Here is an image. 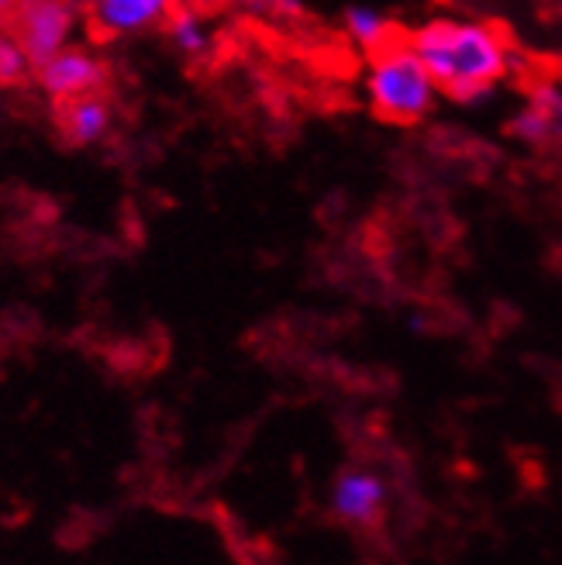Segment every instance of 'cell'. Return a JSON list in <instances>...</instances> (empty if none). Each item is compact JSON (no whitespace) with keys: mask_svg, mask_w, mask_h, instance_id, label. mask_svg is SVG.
Here are the masks:
<instances>
[{"mask_svg":"<svg viewBox=\"0 0 562 565\" xmlns=\"http://www.w3.org/2000/svg\"><path fill=\"white\" fill-rule=\"evenodd\" d=\"M528 97L539 100L542 107H549V115L555 118V128H559V138H562V83L559 79H542L539 87H531Z\"/></svg>","mask_w":562,"mask_h":565,"instance_id":"13","label":"cell"},{"mask_svg":"<svg viewBox=\"0 0 562 565\" xmlns=\"http://www.w3.org/2000/svg\"><path fill=\"white\" fill-rule=\"evenodd\" d=\"M32 73H35V63H32V55H28V49L18 42V35L14 32L0 35V87H18V83H24Z\"/></svg>","mask_w":562,"mask_h":565,"instance_id":"11","label":"cell"},{"mask_svg":"<svg viewBox=\"0 0 562 565\" xmlns=\"http://www.w3.org/2000/svg\"><path fill=\"white\" fill-rule=\"evenodd\" d=\"M60 128L73 146H94L110 128V107L100 94L66 100L60 110Z\"/></svg>","mask_w":562,"mask_h":565,"instance_id":"7","label":"cell"},{"mask_svg":"<svg viewBox=\"0 0 562 565\" xmlns=\"http://www.w3.org/2000/svg\"><path fill=\"white\" fill-rule=\"evenodd\" d=\"M386 487L370 469H346L331 487V511L349 524H373L383 511Z\"/></svg>","mask_w":562,"mask_h":565,"instance_id":"6","label":"cell"},{"mask_svg":"<svg viewBox=\"0 0 562 565\" xmlns=\"http://www.w3.org/2000/svg\"><path fill=\"white\" fill-rule=\"evenodd\" d=\"M35 76H39V87L45 90V97H52L55 104H66L76 97L100 94L107 83V66L91 49L66 45L63 52H55L49 63H42L35 70Z\"/></svg>","mask_w":562,"mask_h":565,"instance_id":"4","label":"cell"},{"mask_svg":"<svg viewBox=\"0 0 562 565\" xmlns=\"http://www.w3.org/2000/svg\"><path fill=\"white\" fill-rule=\"evenodd\" d=\"M407 42L435 76L442 97L456 104H484L515 70V45L484 18L435 14L421 21Z\"/></svg>","mask_w":562,"mask_h":565,"instance_id":"1","label":"cell"},{"mask_svg":"<svg viewBox=\"0 0 562 565\" xmlns=\"http://www.w3.org/2000/svg\"><path fill=\"white\" fill-rule=\"evenodd\" d=\"M342 28H346V39L359 52H367V55L386 49L393 39H397V28H393V21L383 11L370 8V4H352V8H346Z\"/></svg>","mask_w":562,"mask_h":565,"instance_id":"8","label":"cell"},{"mask_svg":"<svg viewBox=\"0 0 562 565\" xmlns=\"http://www.w3.org/2000/svg\"><path fill=\"white\" fill-rule=\"evenodd\" d=\"M232 4L248 14V18H263V21H300L307 14L304 0H232Z\"/></svg>","mask_w":562,"mask_h":565,"instance_id":"12","label":"cell"},{"mask_svg":"<svg viewBox=\"0 0 562 565\" xmlns=\"http://www.w3.org/2000/svg\"><path fill=\"white\" fill-rule=\"evenodd\" d=\"M76 11L70 0H21L11 14V32L32 55L35 70L70 45Z\"/></svg>","mask_w":562,"mask_h":565,"instance_id":"3","label":"cell"},{"mask_svg":"<svg viewBox=\"0 0 562 565\" xmlns=\"http://www.w3.org/2000/svg\"><path fill=\"white\" fill-rule=\"evenodd\" d=\"M177 0H91V18L100 35L121 39L162 24Z\"/></svg>","mask_w":562,"mask_h":565,"instance_id":"5","label":"cell"},{"mask_svg":"<svg viewBox=\"0 0 562 565\" xmlns=\"http://www.w3.org/2000/svg\"><path fill=\"white\" fill-rule=\"evenodd\" d=\"M166 35H170L173 49L187 60H201V55L211 52V28L201 18V11L193 8H173L170 18H166Z\"/></svg>","mask_w":562,"mask_h":565,"instance_id":"9","label":"cell"},{"mask_svg":"<svg viewBox=\"0 0 562 565\" xmlns=\"http://www.w3.org/2000/svg\"><path fill=\"white\" fill-rule=\"evenodd\" d=\"M18 4H21V0H0V18H11Z\"/></svg>","mask_w":562,"mask_h":565,"instance_id":"14","label":"cell"},{"mask_svg":"<svg viewBox=\"0 0 562 565\" xmlns=\"http://www.w3.org/2000/svg\"><path fill=\"white\" fill-rule=\"evenodd\" d=\"M508 135L521 141V146H552L559 138V128H555V118L549 115V107L528 97V104L518 107V115L508 121Z\"/></svg>","mask_w":562,"mask_h":565,"instance_id":"10","label":"cell"},{"mask_svg":"<svg viewBox=\"0 0 562 565\" xmlns=\"http://www.w3.org/2000/svg\"><path fill=\"white\" fill-rule=\"evenodd\" d=\"M362 94L380 121L401 128L425 121L442 97L435 76L407 39H393L386 49L370 55Z\"/></svg>","mask_w":562,"mask_h":565,"instance_id":"2","label":"cell"}]
</instances>
